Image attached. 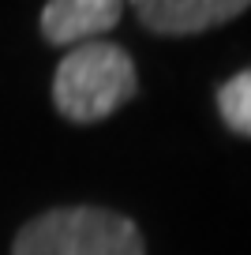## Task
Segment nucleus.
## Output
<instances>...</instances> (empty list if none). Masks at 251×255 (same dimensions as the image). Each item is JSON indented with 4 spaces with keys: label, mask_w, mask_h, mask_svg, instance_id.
Listing matches in <instances>:
<instances>
[{
    "label": "nucleus",
    "mask_w": 251,
    "mask_h": 255,
    "mask_svg": "<svg viewBox=\"0 0 251 255\" xmlns=\"http://www.w3.org/2000/svg\"><path fill=\"white\" fill-rule=\"evenodd\" d=\"M11 255H146V240L127 214L75 203L19 225Z\"/></svg>",
    "instance_id": "obj_2"
},
{
    "label": "nucleus",
    "mask_w": 251,
    "mask_h": 255,
    "mask_svg": "<svg viewBox=\"0 0 251 255\" xmlns=\"http://www.w3.org/2000/svg\"><path fill=\"white\" fill-rule=\"evenodd\" d=\"M218 113L233 135L251 139V68L229 75L218 87Z\"/></svg>",
    "instance_id": "obj_5"
},
{
    "label": "nucleus",
    "mask_w": 251,
    "mask_h": 255,
    "mask_svg": "<svg viewBox=\"0 0 251 255\" xmlns=\"http://www.w3.org/2000/svg\"><path fill=\"white\" fill-rule=\"evenodd\" d=\"M135 94V60L117 41H87L68 49L53 72V109L71 124H98Z\"/></svg>",
    "instance_id": "obj_1"
},
{
    "label": "nucleus",
    "mask_w": 251,
    "mask_h": 255,
    "mask_svg": "<svg viewBox=\"0 0 251 255\" xmlns=\"http://www.w3.org/2000/svg\"><path fill=\"white\" fill-rule=\"evenodd\" d=\"M124 4L120 0H49L38 15V30L49 45H87L102 41V34L117 30Z\"/></svg>",
    "instance_id": "obj_4"
},
{
    "label": "nucleus",
    "mask_w": 251,
    "mask_h": 255,
    "mask_svg": "<svg viewBox=\"0 0 251 255\" xmlns=\"http://www.w3.org/2000/svg\"><path fill=\"white\" fill-rule=\"evenodd\" d=\"M248 0H139L135 15L157 38H191L240 19Z\"/></svg>",
    "instance_id": "obj_3"
}]
</instances>
